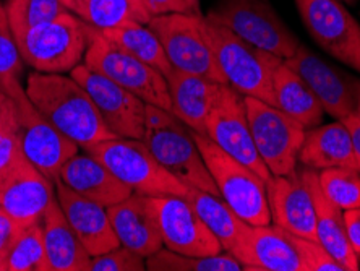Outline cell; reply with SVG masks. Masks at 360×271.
<instances>
[{
	"instance_id": "obj_1",
	"label": "cell",
	"mask_w": 360,
	"mask_h": 271,
	"mask_svg": "<svg viewBox=\"0 0 360 271\" xmlns=\"http://www.w3.org/2000/svg\"><path fill=\"white\" fill-rule=\"evenodd\" d=\"M25 89L39 113L83 150L117 138L105 125L86 89L73 77L33 72L26 77Z\"/></svg>"
},
{
	"instance_id": "obj_2",
	"label": "cell",
	"mask_w": 360,
	"mask_h": 271,
	"mask_svg": "<svg viewBox=\"0 0 360 271\" xmlns=\"http://www.w3.org/2000/svg\"><path fill=\"white\" fill-rule=\"evenodd\" d=\"M141 141L164 169L188 187L218 195L213 177L195 141L193 130L172 111L146 104L145 132Z\"/></svg>"
},
{
	"instance_id": "obj_3",
	"label": "cell",
	"mask_w": 360,
	"mask_h": 271,
	"mask_svg": "<svg viewBox=\"0 0 360 271\" xmlns=\"http://www.w3.org/2000/svg\"><path fill=\"white\" fill-rule=\"evenodd\" d=\"M203 33L213 51L226 83L243 96L276 106L273 92V67L278 56L258 49L226 26L203 17Z\"/></svg>"
},
{
	"instance_id": "obj_4",
	"label": "cell",
	"mask_w": 360,
	"mask_h": 271,
	"mask_svg": "<svg viewBox=\"0 0 360 271\" xmlns=\"http://www.w3.org/2000/svg\"><path fill=\"white\" fill-rule=\"evenodd\" d=\"M93 26L73 12L36 25L17 36L21 58L41 73H67L83 63Z\"/></svg>"
},
{
	"instance_id": "obj_5",
	"label": "cell",
	"mask_w": 360,
	"mask_h": 271,
	"mask_svg": "<svg viewBox=\"0 0 360 271\" xmlns=\"http://www.w3.org/2000/svg\"><path fill=\"white\" fill-rule=\"evenodd\" d=\"M203 161L213 177L219 196L248 225H269L266 182L253 169L227 155L208 137L193 132Z\"/></svg>"
},
{
	"instance_id": "obj_6",
	"label": "cell",
	"mask_w": 360,
	"mask_h": 271,
	"mask_svg": "<svg viewBox=\"0 0 360 271\" xmlns=\"http://www.w3.org/2000/svg\"><path fill=\"white\" fill-rule=\"evenodd\" d=\"M105 164L134 194L145 196H185L188 185L164 169L141 140L112 138L86 150Z\"/></svg>"
},
{
	"instance_id": "obj_7",
	"label": "cell",
	"mask_w": 360,
	"mask_h": 271,
	"mask_svg": "<svg viewBox=\"0 0 360 271\" xmlns=\"http://www.w3.org/2000/svg\"><path fill=\"white\" fill-rule=\"evenodd\" d=\"M206 18L281 58H289L300 44L269 0H218Z\"/></svg>"
},
{
	"instance_id": "obj_8",
	"label": "cell",
	"mask_w": 360,
	"mask_h": 271,
	"mask_svg": "<svg viewBox=\"0 0 360 271\" xmlns=\"http://www.w3.org/2000/svg\"><path fill=\"white\" fill-rule=\"evenodd\" d=\"M83 63L129 89L146 104L171 111V94L166 77L129 54L96 28H93Z\"/></svg>"
},
{
	"instance_id": "obj_9",
	"label": "cell",
	"mask_w": 360,
	"mask_h": 271,
	"mask_svg": "<svg viewBox=\"0 0 360 271\" xmlns=\"http://www.w3.org/2000/svg\"><path fill=\"white\" fill-rule=\"evenodd\" d=\"M250 134L258 155L271 175H288L297 169L305 127L273 104L245 96Z\"/></svg>"
},
{
	"instance_id": "obj_10",
	"label": "cell",
	"mask_w": 360,
	"mask_h": 271,
	"mask_svg": "<svg viewBox=\"0 0 360 271\" xmlns=\"http://www.w3.org/2000/svg\"><path fill=\"white\" fill-rule=\"evenodd\" d=\"M148 26L160 38L172 68L226 83L203 33L201 13L158 15Z\"/></svg>"
},
{
	"instance_id": "obj_11",
	"label": "cell",
	"mask_w": 360,
	"mask_h": 271,
	"mask_svg": "<svg viewBox=\"0 0 360 271\" xmlns=\"http://www.w3.org/2000/svg\"><path fill=\"white\" fill-rule=\"evenodd\" d=\"M305 30L328 56L360 73V23L341 0H294Z\"/></svg>"
},
{
	"instance_id": "obj_12",
	"label": "cell",
	"mask_w": 360,
	"mask_h": 271,
	"mask_svg": "<svg viewBox=\"0 0 360 271\" xmlns=\"http://www.w3.org/2000/svg\"><path fill=\"white\" fill-rule=\"evenodd\" d=\"M284 61L302 77L328 115L335 120H342L357 114L360 99L359 77L316 56L304 44H299L294 54Z\"/></svg>"
},
{
	"instance_id": "obj_13",
	"label": "cell",
	"mask_w": 360,
	"mask_h": 271,
	"mask_svg": "<svg viewBox=\"0 0 360 271\" xmlns=\"http://www.w3.org/2000/svg\"><path fill=\"white\" fill-rule=\"evenodd\" d=\"M206 135L227 155L253 169L266 182L271 172L258 155L250 134L245 96L229 84H221L219 94L206 117Z\"/></svg>"
},
{
	"instance_id": "obj_14",
	"label": "cell",
	"mask_w": 360,
	"mask_h": 271,
	"mask_svg": "<svg viewBox=\"0 0 360 271\" xmlns=\"http://www.w3.org/2000/svg\"><path fill=\"white\" fill-rule=\"evenodd\" d=\"M13 101L17 106L21 151L33 166L56 184L63 164L77 155L80 146L60 134L31 103L28 94L23 93Z\"/></svg>"
},
{
	"instance_id": "obj_15",
	"label": "cell",
	"mask_w": 360,
	"mask_h": 271,
	"mask_svg": "<svg viewBox=\"0 0 360 271\" xmlns=\"http://www.w3.org/2000/svg\"><path fill=\"white\" fill-rule=\"evenodd\" d=\"M70 77L86 89L105 125L115 137L141 140L146 119L145 101L108 77L88 68L84 63L73 68Z\"/></svg>"
},
{
	"instance_id": "obj_16",
	"label": "cell",
	"mask_w": 360,
	"mask_h": 271,
	"mask_svg": "<svg viewBox=\"0 0 360 271\" xmlns=\"http://www.w3.org/2000/svg\"><path fill=\"white\" fill-rule=\"evenodd\" d=\"M56 198V184L33 166L23 151L0 175V208L21 227L42 222Z\"/></svg>"
},
{
	"instance_id": "obj_17",
	"label": "cell",
	"mask_w": 360,
	"mask_h": 271,
	"mask_svg": "<svg viewBox=\"0 0 360 271\" xmlns=\"http://www.w3.org/2000/svg\"><path fill=\"white\" fill-rule=\"evenodd\" d=\"M162 246L184 255L221 253L222 246L184 196H153Z\"/></svg>"
},
{
	"instance_id": "obj_18",
	"label": "cell",
	"mask_w": 360,
	"mask_h": 271,
	"mask_svg": "<svg viewBox=\"0 0 360 271\" xmlns=\"http://www.w3.org/2000/svg\"><path fill=\"white\" fill-rule=\"evenodd\" d=\"M266 198L273 225L295 236L316 239L314 196L300 168L288 175H271L266 180Z\"/></svg>"
},
{
	"instance_id": "obj_19",
	"label": "cell",
	"mask_w": 360,
	"mask_h": 271,
	"mask_svg": "<svg viewBox=\"0 0 360 271\" xmlns=\"http://www.w3.org/2000/svg\"><path fill=\"white\" fill-rule=\"evenodd\" d=\"M232 255L245 271H305L292 234L273 222L248 225Z\"/></svg>"
},
{
	"instance_id": "obj_20",
	"label": "cell",
	"mask_w": 360,
	"mask_h": 271,
	"mask_svg": "<svg viewBox=\"0 0 360 271\" xmlns=\"http://www.w3.org/2000/svg\"><path fill=\"white\" fill-rule=\"evenodd\" d=\"M108 215L120 246L145 258L164 247L153 196L131 194L109 206Z\"/></svg>"
},
{
	"instance_id": "obj_21",
	"label": "cell",
	"mask_w": 360,
	"mask_h": 271,
	"mask_svg": "<svg viewBox=\"0 0 360 271\" xmlns=\"http://www.w3.org/2000/svg\"><path fill=\"white\" fill-rule=\"evenodd\" d=\"M56 195L68 225L75 231L83 247L91 257L119 247L120 242L110 225L108 208L96 201L84 198L70 187L56 182Z\"/></svg>"
},
{
	"instance_id": "obj_22",
	"label": "cell",
	"mask_w": 360,
	"mask_h": 271,
	"mask_svg": "<svg viewBox=\"0 0 360 271\" xmlns=\"http://www.w3.org/2000/svg\"><path fill=\"white\" fill-rule=\"evenodd\" d=\"M59 180L84 198L105 206H112L130 196L131 190L115 177L112 171L93 155L77 153L63 164ZM57 180V182H59Z\"/></svg>"
},
{
	"instance_id": "obj_23",
	"label": "cell",
	"mask_w": 360,
	"mask_h": 271,
	"mask_svg": "<svg viewBox=\"0 0 360 271\" xmlns=\"http://www.w3.org/2000/svg\"><path fill=\"white\" fill-rule=\"evenodd\" d=\"M169 94H171V111L185 125L200 135H206V117L218 98L221 84L193 73H185L172 68L166 75Z\"/></svg>"
},
{
	"instance_id": "obj_24",
	"label": "cell",
	"mask_w": 360,
	"mask_h": 271,
	"mask_svg": "<svg viewBox=\"0 0 360 271\" xmlns=\"http://www.w3.org/2000/svg\"><path fill=\"white\" fill-rule=\"evenodd\" d=\"M315 205L316 239L340 262L346 271H359V257L349 242L344 225V211L323 194L319 171L302 166Z\"/></svg>"
},
{
	"instance_id": "obj_25",
	"label": "cell",
	"mask_w": 360,
	"mask_h": 271,
	"mask_svg": "<svg viewBox=\"0 0 360 271\" xmlns=\"http://www.w3.org/2000/svg\"><path fill=\"white\" fill-rule=\"evenodd\" d=\"M299 163L319 172L330 168L357 169L352 137L344 122L335 120L307 129L299 150Z\"/></svg>"
},
{
	"instance_id": "obj_26",
	"label": "cell",
	"mask_w": 360,
	"mask_h": 271,
	"mask_svg": "<svg viewBox=\"0 0 360 271\" xmlns=\"http://www.w3.org/2000/svg\"><path fill=\"white\" fill-rule=\"evenodd\" d=\"M42 234L49 271H88L91 255L68 225L57 198L42 218Z\"/></svg>"
},
{
	"instance_id": "obj_27",
	"label": "cell",
	"mask_w": 360,
	"mask_h": 271,
	"mask_svg": "<svg viewBox=\"0 0 360 271\" xmlns=\"http://www.w3.org/2000/svg\"><path fill=\"white\" fill-rule=\"evenodd\" d=\"M274 103L283 113L299 120L305 129L321 125L323 111L320 101L307 87L297 72H294L284 58H278L273 67Z\"/></svg>"
},
{
	"instance_id": "obj_28",
	"label": "cell",
	"mask_w": 360,
	"mask_h": 271,
	"mask_svg": "<svg viewBox=\"0 0 360 271\" xmlns=\"http://www.w3.org/2000/svg\"><path fill=\"white\" fill-rule=\"evenodd\" d=\"M185 200L197 211L201 221L208 226L222 246V251L231 255L236 252L242 241V236L248 227V222L236 215V211L218 195L208 194L205 190L190 187Z\"/></svg>"
},
{
	"instance_id": "obj_29",
	"label": "cell",
	"mask_w": 360,
	"mask_h": 271,
	"mask_svg": "<svg viewBox=\"0 0 360 271\" xmlns=\"http://www.w3.org/2000/svg\"><path fill=\"white\" fill-rule=\"evenodd\" d=\"M101 33L105 38L114 41L115 44L120 46L129 54L139 58V61L156 68L164 77L172 72V65L169 62L166 52H164L160 38H158L155 31L148 25L130 23L125 26H119V28L101 31Z\"/></svg>"
},
{
	"instance_id": "obj_30",
	"label": "cell",
	"mask_w": 360,
	"mask_h": 271,
	"mask_svg": "<svg viewBox=\"0 0 360 271\" xmlns=\"http://www.w3.org/2000/svg\"><path fill=\"white\" fill-rule=\"evenodd\" d=\"M77 15L99 31L130 23L148 25L153 18L146 5L139 0H82Z\"/></svg>"
},
{
	"instance_id": "obj_31",
	"label": "cell",
	"mask_w": 360,
	"mask_h": 271,
	"mask_svg": "<svg viewBox=\"0 0 360 271\" xmlns=\"http://www.w3.org/2000/svg\"><path fill=\"white\" fill-rule=\"evenodd\" d=\"M0 271H49L42 222L23 227L0 255Z\"/></svg>"
},
{
	"instance_id": "obj_32",
	"label": "cell",
	"mask_w": 360,
	"mask_h": 271,
	"mask_svg": "<svg viewBox=\"0 0 360 271\" xmlns=\"http://www.w3.org/2000/svg\"><path fill=\"white\" fill-rule=\"evenodd\" d=\"M150 271H242L243 267L234 255L221 252L214 255H184L160 248L146 257Z\"/></svg>"
},
{
	"instance_id": "obj_33",
	"label": "cell",
	"mask_w": 360,
	"mask_h": 271,
	"mask_svg": "<svg viewBox=\"0 0 360 271\" xmlns=\"http://www.w3.org/2000/svg\"><path fill=\"white\" fill-rule=\"evenodd\" d=\"M23 63L17 39L8 23L7 12L0 5V93H5L12 99L26 93L21 83Z\"/></svg>"
},
{
	"instance_id": "obj_34",
	"label": "cell",
	"mask_w": 360,
	"mask_h": 271,
	"mask_svg": "<svg viewBox=\"0 0 360 271\" xmlns=\"http://www.w3.org/2000/svg\"><path fill=\"white\" fill-rule=\"evenodd\" d=\"M5 12L17 38L26 30L54 20L70 10L63 5L62 0H8Z\"/></svg>"
},
{
	"instance_id": "obj_35",
	"label": "cell",
	"mask_w": 360,
	"mask_h": 271,
	"mask_svg": "<svg viewBox=\"0 0 360 271\" xmlns=\"http://www.w3.org/2000/svg\"><path fill=\"white\" fill-rule=\"evenodd\" d=\"M323 194L342 211L360 208V171L352 168H330L319 172Z\"/></svg>"
},
{
	"instance_id": "obj_36",
	"label": "cell",
	"mask_w": 360,
	"mask_h": 271,
	"mask_svg": "<svg viewBox=\"0 0 360 271\" xmlns=\"http://www.w3.org/2000/svg\"><path fill=\"white\" fill-rule=\"evenodd\" d=\"M21 155L20 125L15 101L0 93V175Z\"/></svg>"
},
{
	"instance_id": "obj_37",
	"label": "cell",
	"mask_w": 360,
	"mask_h": 271,
	"mask_svg": "<svg viewBox=\"0 0 360 271\" xmlns=\"http://www.w3.org/2000/svg\"><path fill=\"white\" fill-rule=\"evenodd\" d=\"M146 258L130 248L119 246L89 258L88 271H145Z\"/></svg>"
},
{
	"instance_id": "obj_38",
	"label": "cell",
	"mask_w": 360,
	"mask_h": 271,
	"mask_svg": "<svg viewBox=\"0 0 360 271\" xmlns=\"http://www.w3.org/2000/svg\"><path fill=\"white\" fill-rule=\"evenodd\" d=\"M292 241L300 255L305 271H346L342 265L316 239L300 237L292 234Z\"/></svg>"
},
{
	"instance_id": "obj_39",
	"label": "cell",
	"mask_w": 360,
	"mask_h": 271,
	"mask_svg": "<svg viewBox=\"0 0 360 271\" xmlns=\"http://www.w3.org/2000/svg\"><path fill=\"white\" fill-rule=\"evenodd\" d=\"M151 17L167 13H200L190 0H143Z\"/></svg>"
},
{
	"instance_id": "obj_40",
	"label": "cell",
	"mask_w": 360,
	"mask_h": 271,
	"mask_svg": "<svg viewBox=\"0 0 360 271\" xmlns=\"http://www.w3.org/2000/svg\"><path fill=\"white\" fill-rule=\"evenodd\" d=\"M344 225H346L349 242H351L357 257H360V208L344 211Z\"/></svg>"
},
{
	"instance_id": "obj_41",
	"label": "cell",
	"mask_w": 360,
	"mask_h": 271,
	"mask_svg": "<svg viewBox=\"0 0 360 271\" xmlns=\"http://www.w3.org/2000/svg\"><path fill=\"white\" fill-rule=\"evenodd\" d=\"M23 229L17 221H13L7 213L0 210V255H2L13 239L18 236L20 231Z\"/></svg>"
},
{
	"instance_id": "obj_42",
	"label": "cell",
	"mask_w": 360,
	"mask_h": 271,
	"mask_svg": "<svg viewBox=\"0 0 360 271\" xmlns=\"http://www.w3.org/2000/svg\"><path fill=\"white\" fill-rule=\"evenodd\" d=\"M344 125L347 127L349 132H351L352 143H354V153H356V161H357V169L360 171V115L354 114L349 115L346 119H342Z\"/></svg>"
},
{
	"instance_id": "obj_43",
	"label": "cell",
	"mask_w": 360,
	"mask_h": 271,
	"mask_svg": "<svg viewBox=\"0 0 360 271\" xmlns=\"http://www.w3.org/2000/svg\"><path fill=\"white\" fill-rule=\"evenodd\" d=\"M62 2L68 10H70V12H73L75 15H77L78 8H80V5H82V0H62Z\"/></svg>"
},
{
	"instance_id": "obj_44",
	"label": "cell",
	"mask_w": 360,
	"mask_h": 271,
	"mask_svg": "<svg viewBox=\"0 0 360 271\" xmlns=\"http://www.w3.org/2000/svg\"><path fill=\"white\" fill-rule=\"evenodd\" d=\"M190 4L193 5V8L197 10V12H200V0H190Z\"/></svg>"
},
{
	"instance_id": "obj_45",
	"label": "cell",
	"mask_w": 360,
	"mask_h": 271,
	"mask_svg": "<svg viewBox=\"0 0 360 271\" xmlns=\"http://www.w3.org/2000/svg\"><path fill=\"white\" fill-rule=\"evenodd\" d=\"M342 2H346V4H349V5H356L359 0H342Z\"/></svg>"
},
{
	"instance_id": "obj_46",
	"label": "cell",
	"mask_w": 360,
	"mask_h": 271,
	"mask_svg": "<svg viewBox=\"0 0 360 271\" xmlns=\"http://www.w3.org/2000/svg\"><path fill=\"white\" fill-rule=\"evenodd\" d=\"M357 114L360 115V99H359V109H357Z\"/></svg>"
},
{
	"instance_id": "obj_47",
	"label": "cell",
	"mask_w": 360,
	"mask_h": 271,
	"mask_svg": "<svg viewBox=\"0 0 360 271\" xmlns=\"http://www.w3.org/2000/svg\"><path fill=\"white\" fill-rule=\"evenodd\" d=\"M359 268H360V257H359Z\"/></svg>"
},
{
	"instance_id": "obj_48",
	"label": "cell",
	"mask_w": 360,
	"mask_h": 271,
	"mask_svg": "<svg viewBox=\"0 0 360 271\" xmlns=\"http://www.w3.org/2000/svg\"><path fill=\"white\" fill-rule=\"evenodd\" d=\"M139 2H141V4H145V2H143V0H139Z\"/></svg>"
},
{
	"instance_id": "obj_49",
	"label": "cell",
	"mask_w": 360,
	"mask_h": 271,
	"mask_svg": "<svg viewBox=\"0 0 360 271\" xmlns=\"http://www.w3.org/2000/svg\"><path fill=\"white\" fill-rule=\"evenodd\" d=\"M0 210H2V208H0Z\"/></svg>"
}]
</instances>
